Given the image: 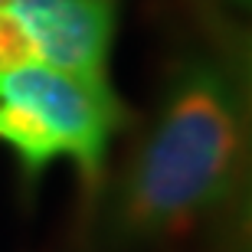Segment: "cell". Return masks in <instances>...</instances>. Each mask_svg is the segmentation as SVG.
<instances>
[{"instance_id":"cell-1","label":"cell","mask_w":252,"mask_h":252,"mask_svg":"<svg viewBox=\"0 0 252 252\" xmlns=\"http://www.w3.org/2000/svg\"><path fill=\"white\" fill-rule=\"evenodd\" d=\"M246 151V49L206 39L170 65L158 112L105 193L102 246L128 252L216 216L243 187Z\"/></svg>"},{"instance_id":"cell-2","label":"cell","mask_w":252,"mask_h":252,"mask_svg":"<svg viewBox=\"0 0 252 252\" xmlns=\"http://www.w3.org/2000/svg\"><path fill=\"white\" fill-rule=\"evenodd\" d=\"M125 125L128 108L112 82L79 79L39 59L0 72V144L27 187L56 160H69L85 187L98 190Z\"/></svg>"},{"instance_id":"cell-3","label":"cell","mask_w":252,"mask_h":252,"mask_svg":"<svg viewBox=\"0 0 252 252\" xmlns=\"http://www.w3.org/2000/svg\"><path fill=\"white\" fill-rule=\"evenodd\" d=\"M39 63L79 79L112 82L122 0H3Z\"/></svg>"},{"instance_id":"cell-4","label":"cell","mask_w":252,"mask_h":252,"mask_svg":"<svg viewBox=\"0 0 252 252\" xmlns=\"http://www.w3.org/2000/svg\"><path fill=\"white\" fill-rule=\"evenodd\" d=\"M33 46H30L27 33L20 30V23L13 20L3 3H0V72L3 69H13V65H23V63H33Z\"/></svg>"},{"instance_id":"cell-5","label":"cell","mask_w":252,"mask_h":252,"mask_svg":"<svg viewBox=\"0 0 252 252\" xmlns=\"http://www.w3.org/2000/svg\"><path fill=\"white\" fill-rule=\"evenodd\" d=\"M0 3H3V0H0Z\"/></svg>"}]
</instances>
